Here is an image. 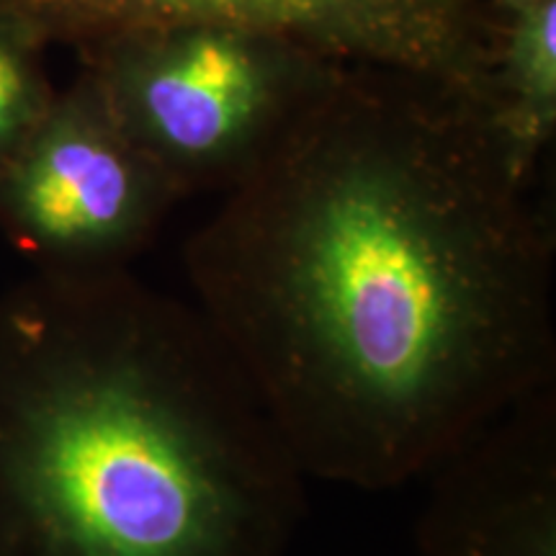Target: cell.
I'll use <instances>...</instances> for the list:
<instances>
[{
  "label": "cell",
  "instance_id": "cell-1",
  "mask_svg": "<svg viewBox=\"0 0 556 556\" xmlns=\"http://www.w3.org/2000/svg\"><path fill=\"white\" fill-rule=\"evenodd\" d=\"M536 170L479 96L345 65L193 229L197 309L304 475L407 484L554 384Z\"/></svg>",
  "mask_w": 556,
  "mask_h": 556
},
{
  "label": "cell",
  "instance_id": "cell-2",
  "mask_svg": "<svg viewBox=\"0 0 556 556\" xmlns=\"http://www.w3.org/2000/svg\"><path fill=\"white\" fill-rule=\"evenodd\" d=\"M304 479L197 304L131 268L0 291V556H289Z\"/></svg>",
  "mask_w": 556,
  "mask_h": 556
},
{
  "label": "cell",
  "instance_id": "cell-3",
  "mask_svg": "<svg viewBox=\"0 0 556 556\" xmlns=\"http://www.w3.org/2000/svg\"><path fill=\"white\" fill-rule=\"evenodd\" d=\"M75 52L180 199L235 189L345 67L299 41L217 21L135 26Z\"/></svg>",
  "mask_w": 556,
  "mask_h": 556
},
{
  "label": "cell",
  "instance_id": "cell-4",
  "mask_svg": "<svg viewBox=\"0 0 556 556\" xmlns=\"http://www.w3.org/2000/svg\"><path fill=\"white\" fill-rule=\"evenodd\" d=\"M47 47L135 26L217 21L276 34L338 65L446 83L495 109L507 0H0Z\"/></svg>",
  "mask_w": 556,
  "mask_h": 556
},
{
  "label": "cell",
  "instance_id": "cell-5",
  "mask_svg": "<svg viewBox=\"0 0 556 556\" xmlns=\"http://www.w3.org/2000/svg\"><path fill=\"white\" fill-rule=\"evenodd\" d=\"M178 201L78 70L0 173V232L34 270H119Z\"/></svg>",
  "mask_w": 556,
  "mask_h": 556
},
{
  "label": "cell",
  "instance_id": "cell-6",
  "mask_svg": "<svg viewBox=\"0 0 556 556\" xmlns=\"http://www.w3.org/2000/svg\"><path fill=\"white\" fill-rule=\"evenodd\" d=\"M417 556H556V381L430 471Z\"/></svg>",
  "mask_w": 556,
  "mask_h": 556
},
{
  "label": "cell",
  "instance_id": "cell-7",
  "mask_svg": "<svg viewBox=\"0 0 556 556\" xmlns=\"http://www.w3.org/2000/svg\"><path fill=\"white\" fill-rule=\"evenodd\" d=\"M495 111L520 155L539 165L556 129V0H507Z\"/></svg>",
  "mask_w": 556,
  "mask_h": 556
},
{
  "label": "cell",
  "instance_id": "cell-8",
  "mask_svg": "<svg viewBox=\"0 0 556 556\" xmlns=\"http://www.w3.org/2000/svg\"><path fill=\"white\" fill-rule=\"evenodd\" d=\"M47 45L0 11V173L47 114L58 88L45 65Z\"/></svg>",
  "mask_w": 556,
  "mask_h": 556
}]
</instances>
